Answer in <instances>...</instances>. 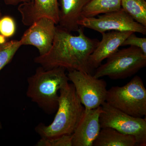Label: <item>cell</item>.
<instances>
[{"mask_svg":"<svg viewBox=\"0 0 146 146\" xmlns=\"http://www.w3.org/2000/svg\"><path fill=\"white\" fill-rule=\"evenodd\" d=\"M78 32V35H73L57 25L51 48L45 54L36 56L35 63L45 69L61 67L92 74L89 57L100 41L86 36L82 27Z\"/></svg>","mask_w":146,"mask_h":146,"instance_id":"6da1fadb","label":"cell"},{"mask_svg":"<svg viewBox=\"0 0 146 146\" xmlns=\"http://www.w3.org/2000/svg\"><path fill=\"white\" fill-rule=\"evenodd\" d=\"M65 70L61 67L45 69L40 66L27 79V97L48 115L56 112L58 92L69 82Z\"/></svg>","mask_w":146,"mask_h":146,"instance_id":"7a4b0ae2","label":"cell"},{"mask_svg":"<svg viewBox=\"0 0 146 146\" xmlns=\"http://www.w3.org/2000/svg\"><path fill=\"white\" fill-rule=\"evenodd\" d=\"M58 106L52 122L39 124L35 130L41 138H56L72 134L84 110L72 84L69 82L59 91Z\"/></svg>","mask_w":146,"mask_h":146,"instance_id":"3957f363","label":"cell"},{"mask_svg":"<svg viewBox=\"0 0 146 146\" xmlns=\"http://www.w3.org/2000/svg\"><path fill=\"white\" fill-rule=\"evenodd\" d=\"M106 102L128 115L142 118L146 115V89L139 76L125 85L112 86L108 90Z\"/></svg>","mask_w":146,"mask_h":146,"instance_id":"277c9868","label":"cell"},{"mask_svg":"<svg viewBox=\"0 0 146 146\" xmlns=\"http://www.w3.org/2000/svg\"><path fill=\"white\" fill-rule=\"evenodd\" d=\"M107 59L106 63L96 68L94 77L122 79L133 75L146 65V55L139 48L131 46L118 50Z\"/></svg>","mask_w":146,"mask_h":146,"instance_id":"5b68a950","label":"cell"},{"mask_svg":"<svg viewBox=\"0 0 146 146\" xmlns=\"http://www.w3.org/2000/svg\"><path fill=\"white\" fill-rule=\"evenodd\" d=\"M100 117L101 128L110 127L136 139L137 146H146V120L128 115L112 107L106 102L101 106Z\"/></svg>","mask_w":146,"mask_h":146,"instance_id":"8992f818","label":"cell"},{"mask_svg":"<svg viewBox=\"0 0 146 146\" xmlns=\"http://www.w3.org/2000/svg\"><path fill=\"white\" fill-rule=\"evenodd\" d=\"M67 74L85 110L94 109L106 102L108 90L106 82L92 74L73 70Z\"/></svg>","mask_w":146,"mask_h":146,"instance_id":"52a82bcc","label":"cell"},{"mask_svg":"<svg viewBox=\"0 0 146 146\" xmlns=\"http://www.w3.org/2000/svg\"><path fill=\"white\" fill-rule=\"evenodd\" d=\"M80 27L101 33L107 31H131L145 35L146 27L133 20L122 9L98 17L84 18L78 21Z\"/></svg>","mask_w":146,"mask_h":146,"instance_id":"ba28073f","label":"cell"},{"mask_svg":"<svg viewBox=\"0 0 146 146\" xmlns=\"http://www.w3.org/2000/svg\"><path fill=\"white\" fill-rule=\"evenodd\" d=\"M56 24L51 19L40 18L29 26L20 39L22 45H31L37 48L39 55L49 51L56 31Z\"/></svg>","mask_w":146,"mask_h":146,"instance_id":"9c48e42d","label":"cell"},{"mask_svg":"<svg viewBox=\"0 0 146 146\" xmlns=\"http://www.w3.org/2000/svg\"><path fill=\"white\" fill-rule=\"evenodd\" d=\"M102 106L85 110L72 134V146H93L101 130L100 115Z\"/></svg>","mask_w":146,"mask_h":146,"instance_id":"30bf717a","label":"cell"},{"mask_svg":"<svg viewBox=\"0 0 146 146\" xmlns=\"http://www.w3.org/2000/svg\"><path fill=\"white\" fill-rule=\"evenodd\" d=\"M18 11L25 25L29 26L40 18L52 20L56 25L59 21V5L58 0H32L19 4Z\"/></svg>","mask_w":146,"mask_h":146,"instance_id":"8fae6325","label":"cell"},{"mask_svg":"<svg viewBox=\"0 0 146 146\" xmlns=\"http://www.w3.org/2000/svg\"><path fill=\"white\" fill-rule=\"evenodd\" d=\"M131 31H111L102 33V39L89 56V63L94 70L101 65L106 58H108L118 50Z\"/></svg>","mask_w":146,"mask_h":146,"instance_id":"7c38bea8","label":"cell"},{"mask_svg":"<svg viewBox=\"0 0 146 146\" xmlns=\"http://www.w3.org/2000/svg\"><path fill=\"white\" fill-rule=\"evenodd\" d=\"M91 0H60L58 25L71 33L78 32L79 21L84 7Z\"/></svg>","mask_w":146,"mask_h":146,"instance_id":"4fadbf2b","label":"cell"},{"mask_svg":"<svg viewBox=\"0 0 146 146\" xmlns=\"http://www.w3.org/2000/svg\"><path fill=\"white\" fill-rule=\"evenodd\" d=\"M93 146H135L133 136L121 133L110 127L102 128Z\"/></svg>","mask_w":146,"mask_h":146,"instance_id":"5bb4252c","label":"cell"},{"mask_svg":"<svg viewBox=\"0 0 146 146\" xmlns=\"http://www.w3.org/2000/svg\"><path fill=\"white\" fill-rule=\"evenodd\" d=\"M121 3V0H91L82 10L81 19L120 10Z\"/></svg>","mask_w":146,"mask_h":146,"instance_id":"9a60e30c","label":"cell"},{"mask_svg":"<svg viewBox=\"0 0 146 146\" xmlns=\"http://www.w3.org/2000/svg\"><path fill=\"white\" fill-rule=\"evenodd\" d=\"M121 7L133 20L146 27V0H121Z\"/></svg>","mask_w":146,"mask_h":146,"instance_id":"2e32d148","label":"cell"},{"mask_svg":"<svg viewBox=\"0 0 146 146\" xmlns=\"http://www.w3.org/2000/svg\"><path fill=\"white\" fill-rule=\"evenodd\" d=\"M23 46L19 40H11L0 45V71L11 61Z\"/></svg>","mask_w":146,"mask_h":146,"instance_id":"e0dca14e","label":"cell"},{"mask_svg":"<svg viewBox=\"0 0 146 146\" xmlns=\"http://www.w3.org/2000/svg\"><path fill=\"white\" fill-rule=\"evenodd\" d=\"M72 136L64 135L56 138H41L36 143V146H72Z\"/></svg>","mask_w":146,"mask_h":146,"instance_id":"ac0fdd59","label":"cell"},{"mask_svg":"<svg viewBox=\"0 0 146 146\" xmlns=\"http://www.w3.org/2000/svg\"><path fill=\"white\" fill-rule=\"evenodd\" d=\"M16 31V23L12 17L5 16L0 18V35L9 38L15 34Z\"/></svg>","mask_w":146,"mask_h":146,"instance_id":"d6986e66","label":"cell"},{"mask_svg":"<svg viewBox=\"0 0 146 146\" xmlns=\"http://www.w3.org/2000/svg\"><path fill=\"white\" fill-rule=\"evenodd\" d=\"M131 46L137 47L146 55V37H139L136 36L135 33H131L123 42L121 46Z\"/></svg>","mask_w":146,"mask_h":146,"instance_id":"ffe728a7","label":"cell"},{"mask_svg":"<svg viewBox=\"0 0 146 146\" xmlns=\"http://www.w3.org/2000/svg\"><path fill=\"white\" fill-rule=\"evenodd\" d=\"M6 4L9 5H17L25 2H29L30 0H3Z\"/></svg>","mask_w":146,"mask_h":146,"instance_id":"44dd1931","label":"cell"},{"mask_svg":"<svg viewBox=\"0 0 146 146\" xmlns=\"http://www.w3.org/2000/svg\"><path fill=\"white\" fill-rule=\"evenodd\" d=\"M6 42V38L4 36L0 35V45L4 44Z\"/></svg>","mask_w":146,"mask_h":146,"instance_id":"7402d4cb","label":"cell"},{"mask_svg":"<svg viewBox=\"0 0 146 146\" xmlns=\"http://www.w3.org/2000/svg\"><path fill=\"white\" fill-rule=\"evenodd\" d=\"M3 128V126L2 124V123L1 122V121H0V131H1L2 130Z\"/></svg>","mask_w":146,"mask_h":146,"instance_id":"603a6c76","label":"cell"},{"mask_svg":"<svg viewBox=\"0 0 146 146\" xmlns=\"http://www.w3.org/2000/svg\"><path fill=\"white\" fill-rule=\"evenodd\" d=\"M1 17H2V12L1 11V8H0V18Z\"/></svg>","mask_w":146,"mask_h":146,"instance_id":"cb8c5ba5","label":"cell"},{"mask_svg":"<svg viewBox=\"0 0 146 146\" xmlns=\"http://www.w3.org/2000/svg\"><path fill=\"white\" fill-rule=\"evenodd\" d=\"M30 1H32V0H30Z\"/></svg>","mask_w":146,"mask_h":146,"instance_id":"d4e9b609","label":"cell"}]
</instances>
